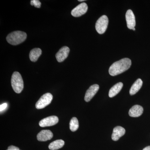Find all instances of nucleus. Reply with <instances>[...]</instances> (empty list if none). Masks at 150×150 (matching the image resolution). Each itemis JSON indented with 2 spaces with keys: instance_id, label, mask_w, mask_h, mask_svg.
Wrapping results in <instances>:
<instances>
[{
  "instance_id": "f257e3e1",
  "label": "nucleus",
  "mask_w": 150,
  "mask_h": 150,
  "mask_svg": "<svg viewBox=\"0 0 150 150\" xmlns=\"http://www.w3.org/2000/svg\"><path fill=\"white\" fill-rule=\"evenodd\" d=\"M131 65V59L124 58L115 62L111 65L109 69V73L111 76L120 74L129 69Z\"/></svg>"
},
{
  "instance_id": "f03ea898",
  "label": "nucleus",
  "mask_w": 150,
  "mask_h": 150,
  "mask_svg": "<svg viewBox=\"0 0 150 150\" xmlns=\"http://www.w3.org/2000/svg\"><path fill=\"white\" fill-rule=\"evenodd\" d=\"M27 34L21 31H16L11 33L7 35V42L12 45H17L24 42L26 40Z\"/></svg>"
},
{
  "instance_id": "7ed1b4c3",
  "label": "nucleus",
  "mask_w": 150,
  "mask_h": 150,
  "mask_svg": "<svg viewBox=\"0 0 150 150\" xmlns=\"http://www.w3.org/2000/svg\"><path fill=\"white\" fill-rule=\"evenodd\" d=\"M11 83L14 91L17 93L21 92L24 87V84L21 75L18 72H14L13 74Z\"/></svg>"
},
{
  "instance_id": "20e7f679",
  "label": "nucleus",
  "mask_w": 150,
  "mask_h": 150,
  "mask_svg": "<svg viewBox=\"0 0 150 150\" xmlns=\"http://www.w3.org/2000/svg\"><path fill=\"white\" fill-rule=\"evenodd\" d=\"M108 24V19L105 15L102 16L96 23V29L98 33L103 34L106 31Z\"/></svg>"
},
{
  "instance_id": "39448f33",
  "label": "nucleus",
  "mask_w": 150,
  "mask_h": 150,
  "mask_svg": "<svg viewBox=\"0 0 150 150\" xmlns=\"http://www.w3.org/2000/svg\"><path fill=\"white\" fill-rule=\"evenodd\" d=\"M53 99V96L51 93H46L43 95L35 104V107L38 109H42L51 103Z\"/></svg>"
},
{
  "instance_id": "423d86ee",
  "label": "nucleus",
  "mask_w": 150,
  "mask_h": 150,
  "mask_svg": "<svg viewBox=\"0 0 150 150\" xmlns=\"http://www.w3.org/2000/svg\"><path fill=\"white\" fill-rule=\"evenodd\" d=\"M87 5L85 3H82L77 6L71 11L72 15L75 17H78L83 15L87 11Z\"/></svg>"
},
{
  "instance_id": "0eeeda50",
  "label": "nucleus",
  "mask_w": 150,
  "mask_h": 150,
  "mask_svg": "<svg viewBox=\"0 0 150 150\" xmlns=\"http://www.w3.org/2000/svg\"><path fill=\"white\" fill-rule=\"evenodd\" d=\"M59 121V118L57 116L53 115L43 118L39 122V125L42 127L53 126L57 124Z\"/></svg>"
},
{
  "instance_id": "6e6552de",
  "label": "nucleus",
  "mask_w": 150,
  "mask_h": 150,
  "mask_svg": "<svg viewBox=\"0 0 150 150\" xmlns=\"http://www.w3.org/2000/svg\"><path fill=\"white\" fill-rule=\"evenodd\" d=\"M99 89V86L98 85L94 84L91 86L87 91L85 96L84 100L86 102H88L90 101L92 98L95 95Z\"/></svg>"
},
{
  "instance_id": "1a4fd4ad",
  "label": "nucleus",
  "mask_w": 150,
  "mask_h": 150,
  "mask_svg": "<svg viewBox=\"0 0 150 150\" xmlns=\"http://www.w3.org/2000/svg\"><path fill=\"white\" fill-rule=\"evenodd\" d=\"M70 52V49L67 46H64L59 50L56 54V59L58 62H62L67 59L69 56Z\"/></svg>"
},
{
  "instance_id": "9d476101",
  "label": "nucleus",
  "mask_w": 150,
  "mask_h": 150,
  "mask_svg": "<svg viewBox=\"0 0 150 150\" xmlns=\"http://www.w3.org/2000/svg\"><path fill=\"white\" fill-rule=\"evenodd\" d=\"M126 18L127 27L129 29H133L136 26V23L135 16L132 10L129 9L127 11Z\"/></svg>"
},
{
  "instance_id": "9b49d317",
  "label": "nucleus",
  "mask_w": 150,
  "mask_h": 150,
  "mask_svg": "<svg viewBox=\"0 0 150 150\" xmlns=\"http://www.w3.org/2000/svg\"><path fill=\"white\" fill-rule=\"evenodd\" d=\"M53 137V133L48 130H42L38 134L37 136V140L40 142H46L51 140Z\"/></svg>"
},
{
  "instance_id": "f8f14e48",
  "label": "nucleus",
  "mask_w": 150,
  "mask_h": 150,
  "mask_svg": "<svg viewBox=\"0 0 150 150\" xmlns=\"http://www.w3.org/2000/svg\"><path fill=\"white\" fill-rule=\"evenodd\" d=\"M126 133V130L121 126H118L114 128L112 135V139L113 141H117L121 137H123Z\"/></svg>"
},
{
  "instance_id": "ddd939ff",
  "label": "nucleus",
  "mask_w": 150,
  "mask_h": 150,
  "mask_svg": "<svg viewBox=\"0 0 150 150\" xmlns=\"http://www.w3.org/2000/svg\"><path fill=\"white\" fill-rule=\"evenodd\" d=\"M144 112V108L139 105H134L129 110V114L132 117H138L141 116Z\"/></svg>"
},
{
  "instance_id": "4468645a",
  "label": "nucleus",
  "mask_w": 150,
  "mask_h": 150,
  "mask_svg": "<svg viewBox=\"0 0 150 150\" xmlns=\"http://www.w3.org/2000/svg\"><path fill=\"white\" fill-rule=\"evenodd\" d=\"M123 87V83L121 82L118 83L113 86L109 91V94H108L109 97H113L117 95L121 91Z\"/></svg>"
},
{
  "instance_id": "2eb2a0df",
  "label": "nucleus",
  "mask_w": 150,
  "mask_h": 150,
  "mask_svg": "<svg viewBox=\"0 0 150 150\" xmlns=\"http://www.w3.org/2000/svg\"><path fill=\"white\" fill-rule=\"evenodd\" d=\"M142 85L143 81L142 79H138L131 86L129 91L130 94L132 96L137 93L142 88Z\"/></svg>"
},
{
  "instance_id": "dca6fc26",
  "label": "nucleus",
  "mask_w": 150,
  "mask_h": 150,
  "mask_svg": "<svg viewBox=\"0 0 150 150\" xmlns=\"http://www.w3.org/2000/svg\"><path fill=\"white\" fill-rule=\"evenodd\" d=\"M42 54V51L39 48L33 49L29 54V58L32 62H36Z\"/></svg>"
},
{
  "instance_id": "f3484780",
  "label": "nucleus",
  "mask_w": 150,
  "mask_h": 150,
  "mask_svg": "<svg viewBox=\"0 0 150 150\" xmlns=\"http://www.w3.org/2000/svg\"><path fill=\"white\" fill-rule=\"evenodd\" d=\"M65 142L62 140H57L52 142L48 146L49 149L56 150L63 147L64 145Z\"/></svg>"
},
{
  "instance_id": "a211bd4d",
  "label": "nucleus",
  "mask_w": 150,
  "mask_h": 150,
  "mask_svg": "<svg viewBox=\"0 0 150 150\" xmlns=\"http://www.w3.org/2000/svg\"><path fill=\"white\" fill-rule=\"evenodd\" d=\"M70 129L72 132L76 131L79 129V123L77 118L73 117L70 122Z\"/></svg>"
},
{
  "instance_id": "6ab92c4d",
  "label": "nucleus",
  "mask_w": 150,
  "mask_h": 150,
  "mask_svg": "<svg viewBox=\"0 0 150 150\" xmlns=\"http://www.w3.org/2000/svg\"><path fill=\"white\" fill-rule=\"evenodd\" d=\"M30 5L31 6H34L35 7L37 8H40L41 6V4L38 0H32L30 1Z\"/></svg>"
},
{
  "instance_id": "aec40b11",
  "label": "nucleus",
  "mask_w": 150,
  "mask_h": 150,
  "mask_svg": "<svg viewBox=\"0 0 150 150\" xmlns=\"http://www.w3.org/2000/svg\"><path fill=\"white\" fill-rule=\"evenodd\" d=\"M7 106V104L6 103H4L1 105V106H0V110H1V111L5 110Z\"/></svg>"
},
{
  "instance_id": "412c9836",
  "label": "nucleus",
  "mask_w": 150,
  "mask_h": 150,
  "mask_svg": "<svg viewBox=\"0 0 150 150\" xmlns=\"http://www.w3.org/2000/svg\"><path fill=\"white\" fill-rule=\"evenodd\" d=\"M6 150H20L18 147L13 146H10L8 147V149Z\"/></svg>"
},
{
  "instance_id": "4be33fe9",
  "label": "nucleus",
  "mask_w": 150,
  "mask_h": 150,
  "mask_svg": "<svg viewBox=\"0 0 150 150\" xmlns=\"http://www.w3.org/2000/svg\"><path fill=\"white\" fill-rule=\"evenodd\" d=\"M143 150H150V146H148L146 147Z\"/></svg>"
},
{
  "instance_id": "5701e85b",
  "label": "nucleus",
  "mask_w": 150,
  "mask_h": 150,
  "mask_svg": "<svg viewBox=\"0 0 150 150\" xmlns=\"http://www.w3.org/2000/svg\"><path fill=\"white\" fill-rule=\"evenodd\" d=\"M84 1H85L84 0H79V2Z\"/></svg>"
},
{
  "instance_id": "b1692460",
  "label": "nucleus",
  "mask_w": 150,
  "mask_h": 150,
  "mask_svg": "<svg viewBox=\"0 0 150 150\" xmlns=\"http://www.w3.org/2000/svg\"><path fill=\"white\" fill-rule=\"evenodd\" d=\"M132 30H136V29H135V28H133V29H132Z\"/></svg>"
}]
</instances>
